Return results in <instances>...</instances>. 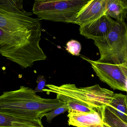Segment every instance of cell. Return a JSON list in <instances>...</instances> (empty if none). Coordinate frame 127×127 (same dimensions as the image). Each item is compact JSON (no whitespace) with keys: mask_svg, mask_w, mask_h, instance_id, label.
<instances>
[{"mask_svg":"<svg viewBox=\"0 0 127 127\" xmlns=\"http://www.w3.org/2000/svg\"><path fill=\"white\" fill-rule=\"evenodd\" d=\"M64 104L57 98H42L31 88L22 86L0 96V113L27 121L35 127H44L41 121L45 114Z\"/></svg>","mask_w":127,"mask_h":127,"instance_id":"6da1fadb","label":"cell"},{"mask_svg":"<svg viewBox=\"0 0 127 127\" xmlns=\"http://www.w3.org/2000/svg\"><path fill=\"white\" fill-rule=\"evenodd\" d=\"M24 9L23 0H0V28L12 33L41 32V20Z\"/></svg>","mask_w":127,"mask_h":127,"instance_id":"7a4b0ae2","label":"cell"},{"mask_svg":"<svg viewBox=\"0 0 127 127\" xmlns=\"http://www.w3.org/2000/svg\"><path fill=\"white\" fill-rule=\"evenodd\" d=\"M85 0H36L33 13L41 19L74 24L80 11L89 3Z\"/></svg>","mask_w":127,"mask_h":127,"instance_id":"3957f363","label":"cell"},{"mask_svg":"<svg viewBox=\"0 0 127 127\" xmlns=\"http://www.w3.org/2000/svg\"><path fill=\"white\" fill-rule=\"evenodd\" d=\"M43 91L64 95L83 102L94 109L109 106L114 93L98 84L91 86L78 88L75 84H67L62 85H46Z\"/></svg>","mask_w":127,"mask_h":127,"instance_id":"277c9868","label":"cell"},{"mask_svg":"<svg viewBox=\"0 0 127 127\" xmlns=\"http://www.w3.org/2000/svg\"><path fill=\"white\" fill-rule=\"evenodd\" d=\"M94 42L100 53L99 61L127 63V25L125 22H117L107 36Z\"/></svg>","mask_w":127,"mask_h":127,"instance_id":"5b68a950","label":"cell"},{"mask_svg":"<svg viewBox=\"0 0 127 127\" xmlns=\"http://www.w3.org/2000/svg\"><path fill=\"white\" fill-rule=\"evenodd\" d=\"M81 58L91 64L99 79L113 89L126 91L127 80V63L115 64L99 60H93L85 57Z\"/></svg>","mask_w":127,"mask_h":127,"instance_id":"8992f818","label":"cell"},{"mask_svg":"<svg viewBox=\"0 0 127 127\" xmlns=\"http://www.w3.org/2000/svg\"><path fill=\"white\" fill-rule=\"evenodd\" d=\"M104 107L89 113L69 109L67 115L68 124L77 127H112L104 120Z\"/></svg>","mask_w":127,"mask_h":127,"instance_id":"52a82bcc","label":"cell"},{"mask_svg":"<svg viewBox=\"0 0 127 127\" xmlns=\"http://www.w3.org/2000/svg\"><path fill=\"white\" fill-rule=\"evenodd\" d=\"M117 21L106 15H104L94 21L80 26L81 35L87 39L94 40L107 36L115 27Z\"/></svg>","mask_w":127,"mask_h":127,"instance_id":"ba28073f","label":"cell"},{"mask_svg":"<svg viewBox=\"0 0 127 127\" xmlns=\"http://www.w3.org/2000/svg\"><path fill=\"white\" fill-rule=\"evenodd\" d=\"M106 0H90L78 14L74 24L83 26L105 15Z\"/></svg>","mask_w":127,"mask_h":127,"instance_id":"9c48e42d","label":"cell"},{"mask_svg":"<svg viewBox=\"0 0 127 127\" xmlns=\"http://www.w3.org/2000/svg\"><path fill=\"white\" fill-rule=\"evenodd\" d=\"M105 15L115 19L119 22H125L127 16V9L121 0H106Z\"/></svg>","mask_w":127,"mask_h":127,"instance_id":"30bf717a","label":"cell"},{"mask_svg":"<svg viewBox=\"0 0 127 127\" xmlns=\"http://www.w3.org/2000/svg\"><path fill=\"white\" fill-rule=\"evenodd\" d=\"M116 115L127 124V95L122 94H115L109 106Z\"/></svg>","mask_w":127,"mask_h":127,"instance_id":"8fae6325","label":"cell"},{"mask_svg":"<svg viewBox=\"0 0 127 127\" xmlns=\"http://www.w3.org/2000/svg\"><path fill=\"white\" fill-rule=\"evenodd\" d=\"M56 95L57 98L66 104L69 109L86 113L91 112L97 109H93L89 106L84 103L83 102L69 96L60 94H57Z\"/></svg>","mask_w":127,"mask_h":127,"instance_id":"7c38bea8","label":"cell"},{"mask_svg":"<svg viewBox=\"0 0 127 127\" xmlns=\"http://www.w3.org/2000/svg\"><path fill=\"white\" fill-rule=\"evenodd\" d=\"M34 126L30 122L7 114L0 113V127H20Z\"/></svg>","mask_w":127,"mask_h":127,"instance_id":"4fadbf2b","label":"cell"},{"mask_svg":"<svg viewBox=\"0 0 127 127\" xmlns=\"http://www.w3.org/2000/svg\"><path fill=\"white\" fill-rule=\"evenodd\" d=\"M103 116L104 121L112 127H127V123L120 119L110 107H104Z\"/></svg>","mask_w":127,"mask_h":127,"instance_id":"5bb4252c","label":"cell"},{"mask_svg":"<svg viewBox=\"0 0 127 127\" xmlns=\"http://www.w3.org/2000/svg\"><path fill=\"white\" fill-rule=\"evenodd\" d=\"M65 49L72 55L78 56L81 49V45L78 41L72 40L66 43Z\"/></svg>","mask_w":127,"mask_h":127,"instance_id":"9a60e30c","label":"cell"},{"mask_svg":"<svg viewBox=\"0 0 127 127\" xmlns=\"http://www.w3.org/2000/svg\"><path fill=\"white\" fill-rule=\"evenodd\" d=\"M69 110V109L68 106L66 104L64 103V104L60 107L53 110L45 114L44 116H45L47 118V122L50 123L52 120L55 117L61 115V114L64 113L66 111H68Z\"/></svg>","mask_w":127,"mask_h":127,"instance_id":"2e32d148","label":"cell"},{"mask_svg":"<svg viewBox=\"0 0 127 127\" xmlns=\"http://www.w3.org/2000/svg\"><path fill=\"white\" fill-rule=\"evenodd\" d=\"M46 79L42 75H39L37 78L36 83H37V86L34 90L35 93L37 92H43V89L46 86Z\"/></svg>","mask_w":127,"mask_h":127,"instance_id":"e0dca14e","label":"cell"},{"mask_svg":"<svg viewBox=\"0 0 127 127\" xmlns=\"http://www.w3.org/2000/svg\"><path fill=\"white\" fill-rule=\"evenodd\" d=\"M124 6L127 9V0H121Z\"/></svg>","mask_w":127,"mask_h":127,"instance_id":"ac0fdd59","label":"cell"},{"mask_svg":"<svg viewBox=\"0 0 127 127\" xmlns=\"http://www.w3.org/2000/svg\"><path fill=\"white\" fill-rule=\"evenodd\" d=\"M125 91H126L125 92H127V81H126V84H125Z\"/></svg>","mask_w":127,"mask_h":127,"instance_id":"d6986e66","label":"cell"},{"mask_svg":"<svg viewBox=\"0 0 127 127\" xmlns=\"http://www.w3.org/2000/svg\"></svg>","mask_w":127,"mask_h":127,"instance_id":"ffe728a7","label":"cell"}]
</instances>
